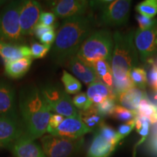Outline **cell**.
Wrapping results in <instances>:
<instances>
[{"instance_id": "1", "label": "cell", "mask_w": 157, "mask_h": 157, "mask_svg": "<svg viewBox=\"0 0 157 157\" xmlns=\"http://www.w3.org/2000/svg\"><path fill=\"white\" fill-rule=\"evenodd\" d=\"M95 21L91 16L79 15L64 19L59 27L51 51L52 60L62 65L75 56L86 39L93 32Z\"/></svg>"}, {"instance_id": "2", "label": "cell", "mask_w": 157, "mask_h": 157, "mask_svg": "<svg viewBox=\"0 0 157 157\" xmlns=\"http://www.w3.org/2000/svg\"><path fill=\"white\" fill-rule=\"evenodd\" d=\"M18 110L27 136L32 140L44 136L52 111L40 90L34 85L26 86L21 89Z\"/></svg>"}, {"instance_id": "3", "label": "cell", "mask_w": 157, "mask_h": 157, "mask_svg": "<svg viewBox=\"0 0 157 157\" xmlns=\"http://www.w3.org/2000/svg\"><path fill=\"white\" fill-rule=\"evenodd\" d=\"M111 68L113 81L121 82L130 77V72L138 63V52L134 43V31L121 34L116 31Z\"/></svg>"}, {"instance_id": "4", "label": "cell", "mask_w": 157, "mask_h": 157, "mask_svg": "<svg viewBox=\"0 0 157 157\" xmlns=\"http://www.w3.org/2000/svg\"><path fill=\"white\" fill-rule=\"evenodd\" d=\"M114 42L109 31L102 29L93 31L82 44L76 56L80 60L92 66L101 60L111 64Z\"/></svg>"}, {"instance_id": "5", "label": "cell", "mask_w": 157, "mask_h": 157, "mask_svg": "<svg viewBox=\"0 0 157 157\" xmlns=\"http://www.w3.org/2000/svg\"><path fill=\"white\" fill-rule=\"evenodd\" d=\"M21 1H12L6 4L0 13V41L7 44L21 45L23 36L21 34L19 13Z\"/></svg>"}, {"instance_id": "6", "label": "cell", "mask_w": 157, "mask_h": 157, "mask_svg": "<svg viewBox=\"0 0 157 157\" xmlns=\"http://www.w3.org/2000/svg\"><path fill=\"white\" fill-rule=\"evenodd\" d=\"M131 3L128 0L90 1V5L101 10L100 21L103 24L118 26L128 21Z\"/></svg>"}, {"instance_id": "7", "label": "cell", "mask_w": 157, "mask_h": 157, "mask_svg": "<svg viewBox=\"0 0 157 157\" xmlns=\"http://www.w3.org/2000/svg\"><path fill=\"white\" fill-rule=\"evenodd\" d=\"M41 143L47 157H71L81 149L84 138L72 139L48 135L41 137Z\"/></svg>"}, {"instance_id": "8", "label": "cell", "mask_w": 157, "mask_h": 157, "mask_svg": "<svg viewBox=\"0 0 157 157\" xmlns=\"http://www.w3.org/2000/svg\"><path fill=\"white\" fill-rule=\"evenodd\" d=\"M40 91L52 112L66 118L79 115L69 95L57 86H44Z\"/></svg>"}, {"instance_id": "9", "label": "cell", "mask_w": 157, "mask_h": 157, "mask_svg": "<svg viewBox=\"0 0 157 157\" xmlns=\"http://www.w3.org/2000/svg\"><path fill=\"white\" fill-rule=\"evenodd\" d=\"M135 45L141 60L147 62L157 53V23L151 28L135 33Z\"/></svg>"}, {"instance_id": "10", "label": "cell", "mask_w": 157, "mask_h": 157, "mask_svg": "<svg viewBox=\"0 0 157 157\" xmlns=\"http://www.w3.org/2000/svg\"><path fill=\"white\" fill-rule=\"evenodd\" d=\"M42 13L41 5L34 0L21 1L19 13V21L21 34L23 36L32 35L39 22Z\"/></svg>"}, {"instance_id": "11", "label": "cell", "mask_w": 157, "mask_h": 157, "mask_svg": "<svg viewBox=\"0 0 157 157\" xmlns=\"http://www.w3.org/2000/svg\"><path fill=\"white\" fill-rule=\"evenodd\" d=\"M49 2L52 13L63 19L84 15L90 6V2L85 0H58Z\"/></svg>"}, {"instance_id": "12", "label": "cell", "mask_w": 157, "mask_h": 157, "mask_svg": "<svg viewBox=\"0 0 157 157\" xmlns=\"http://www.w3.org/2000/svg\"><path fill=\"white\" fill-rule=\"evenodd\" d=\"M25 134L23 121L0 116V146L9 147Z\"/></svg>"}, {"instance_id": "13", "label": "cell", "mask_w": 157, "mask_h": 157, "mask_svg": "<svg viewBox=\"0 0 157 157\" xmlns=\"http://www.w3.org/2000/svg\"><path fill=\"white\" fill-rule=\"evenodd\" d=\"M0 116L20 120L15 89L5 80H0Z\"/></svg>"}, {"instance_id": "14", "label": "cell", "mask_w": 157, "mask_h": 157, "mask_svg": "<svg viewBox=\"0 0 157 157\" xmlns=\"http://www.w3.org/2000/svg\"><path fill=\"white\" fill-rule=\"evenodd\" d=\"M91 132L93 131L84 124L78 115L77 117L64 119L61 124L49 134L55 136L77 139L83 137L84 135Z\"/></svg>"}, {"instance_id": "15", "label": "cell", "mask_w": 157, "mask_h": 157, "mask_svg": "<svg viewBox=\"0 0 157 157\" xmlns=\"http://www.w3.org/2000/svg\"><path fill=\"white\" fill-rule=\"evenodd\" d=\"M9 147L15 157H47L42 147L26 134Z\"/></svg>"}, {"instance_id": "16", "label": "cell", "mask_w": 157, "mask_h": 157, "mask_svg": "<svg viewBox=\"0 0 157 157\" xmlns=\"http://www.w3.org/2000/svg\"><path fill=\"white\" fill-rule=\"evenodd\" d=\"M68 66L76 78L88 86L93 82L98 81L93 66L82 61L76 56L72 57L68 60Z\"/></svg>"}, {"instance_id": "17", "label": "cell", "mask_w": 157, "mask_h": 157, "mask_svg": "<svg viewBox=\"0 0 157 157\" xmlns=\"http://www.w3.org/2000/svg\"><path fill=\"white\" fill-rule=\"evenodd\" d=\"M0 56L7 63L23 58H32L31 48L25 45L7 44L0 41Z\"/></svg>"}, {"instance_id": "18", "label": "cell", "mask_w": 157, "mask_h": 157, "mask_svg": "<svg viewBox=\"0 0 157 157\" xmlns=\"http://www.w3.org/2000/svg\"><path fill=\"white\" fill-rule=\"evenodd\" d=\"M146 96V93L143 90L135 87L118 95L117 101L121 106L130 111H137L141 101Z\"/></svg>"}, {"instance_id": "19", "label": "cell", "mask_w": 157, "mask_h": 157, "mask_svg": "<svg viewBox=\"0 0 157 157\" xmlns=\"http://www.w3.org/2000/svg\"><path fill=\"white\" fill-rule=\"evenodd\" d=\"M86 94L93 105L103 103L107 98L117 97L113 90L101 81L95 82L90 84Z\"/></svg>"}, {"instance_id": "20", "label": "cell", "mask_w": 157, "mask_h": 157, "mask_svg": "<svg viewBox=\"0 0 157 157\" xmlns=\"http://www.w3.org/2000/svg\"><path fill=\"white\" fill-rule=\"evenodd\" d=\"M116 147L117 146L105 140L99 132L95 131L93 140L88 150L87 157H109Z\"/></svg>"}, {"instance_id": "21", "label": "cell", "mask_w": 157, "mask_h": 157, "mask_svg": "<svg viewBox=\"0 0 157 157\" xmlns=\"http://www.w3.org/2000/svg\"><path fill=\"white\" fill-rule=\"evenodd\" d=\"M31 63L32 58H23L7 62L5 63V72L6 75L12 78H21L29 71Z\"/></svg>"}, {"instance_id": "22", "label": "cell", "mask_w": 157, "mask_h": 157, "mask_svg": "<svg viewBox=\"0 0 157 157\" xmlns=\"http://www.w3.org/2000/svg\"><path fill=\"white\" fill-rule=\"evenodd\" d=\"M98 81L106 84L113 90V76L111 64L105 60H101L92 65Z\"/></svg>"}, {"instance_id": "23", "label": "cell", "mask_w": 157, "mask_h": 157, "mask_svg": "<svg viewBox=\"0 0 157 157\" xmlns=\"http://www.w3.org/2000/svg\"><path fill=\"white\" fill-rule=\"evenodd\" d=\"M78 114L84 124L92 131H96L104 123V117L100 114L95 105L85 111H78Z\"/></svg>"}, {"instance_id": "24", "label": "cell", "mask_w": 157, "mask_h": 157, "mask_svg": "<svg viewBox=\"0 0 157 157\" xmlns=\"http://www.w3.org/2000/svg\"><path fill=\"white\" fill-rule=\"evenodd\" d=\"M137 116L146 117L151 124L157 123V107L146 96L141 101L137 110Z\"/></svg>"}, {"instance_id": "25", "label": "cell", "mask_w": 157, "mask_h": 157, "mask_svg": "<svg viewBox=\"0 0 157 157\" xmlns=\"http://www.w3.org/2000/svg\"><path fill=\"white\" fill-rule=\"evenodd\" d=\"M61 81L64 85L65 92L68 95L79 93L82 89L81 82L65 70L63 71Z\"/></svg>"}, {"instance_id": "26", "label": "cell", "mask_w": 157, "mask_h": 157, "mask_svg": "<svg viewBox=\"0 0 157 157\" xmlns=\"http://www.w3.org/2000/svg\"><path fill=\"white\" fill-rule=\"evenodd\" d=\"M136 11L143 16L152 18L157 14V0H146L138 4Z\"/></svg>"}, {"instance_id": "27", "label": "cell", "mask_w": 157, "mask_h": 157, "mask_svg": "<svg viewBox=\"0 0 157 157\" xmlns=\"http://www.w3.org/2000/svg\"><path fill=\"white\" fill-rule=\"evenodd\" d=\"M130 78L133 84L136 87L144 90L148 83L147 79V74L144 68L140 67L134 68L130 72Z\"/></svg>"}, {"instance_id": "28", "label": "cell", "mask_w": 157, "mask_h": 157, "mask_svg": "<svg viewBox=\"0 0 157 157\" xmlns=\"http://www.w3.org/2000/svg\"><path fill=\"white\" fill-rule=\"evenodd\" d=\"M137 114V113L136 111H130L121 105H117L111 117L119 121L127 122V121L135 119Z\"/></svg>"}, {"instance_id": "29", "label": "cell", "mask_w": 157, "mask_h": 157, "mask_svg": "<svg viewBox=\"0 0 157 157\" xmlns=\"http://www.w3.org/2000/svg\"><path fill=\"white\" fill-rule=\"evenodd\" d=\"M117 103V97L109 98L105 100L103 103L95 105L96 109L103 117L111 116L114 111Z\"/></svg>"}, {"instance_id": "30", "label": "cell", "mask_w": 157, "mask_h": 157, "mask_svg": "<svg viewBox=\"0 0 157 157\" xmlns=\"http://www.w3.org/2000/svg\"><path fill=\"white\" fill-rule=\"evenodd\" d=\"M96 131L99 132L100 135L102 137H103L105 140L109 141L110 143H113L115 146H117L118 143H119L117 136V132H116L112 127H110L109 125L105 124L103 123Z\"/></svg>"}, {"instance_id": "31", "label": "cell", "mask_w": 157, "mask_h": 157, "mask_svg": "<svg viewBox=\"0 0 157 157\" xmlns=\"http://www.w3.org/2000/svg\"><path fill=\"white\" fill-rule=\"evenodd\" d=\"M150 121L147 118L137 116L135 118V127H136L137 132L142 136L143 139L140 143L143 142L148 136L149 133V128H150Z\"/></svg>"}, {"instance_id": "32", "label": "cell", "mask_w": 157, "mask_h": 157, "mask_svg": "<svg viewBox=\"0 0 157 157\" xmlns=\"http://www.w3.org/2000/svg\"><path fill=\"white\" fill-rule=\"evenodd\" d=\"M72 102H73L74 106L76 109L82 110V111L87 110L93 105L91 102L90 101L87 94L84 93L76 94L72 99Z\"/></svg>"}, {"instance_id": "33", "label": "cell", "mask_w": 157, "mask_h": 157, "mask_svg": "<svg viewBox=\"0 0 157 157\" xmlns=\"http://www.w3.org/2000/svg\"><path fill=\"white\" fill-rule=\"evenodd\" d=\"M50 45H46L39 43L34 42L31 44V51L32 58H43L48 55L51 49Z\"/></svg>"}, {"instance_id": "34", "label": "cell", "mask_w": 157, "mask_h": 157, "mask_svg": "<svg viewBox=\"0 0 157 157\" xmlns=\"http://www.w3.org/2000/svg\"><path fill=\"white\" fill-rule=\"evenodd\" d=\"M135 127V119L131 120L127 122H125L124 124H122L120 126L118 127L117 129V136L119 140L120 141L122 139L127 137L129 133L132 131Z\"/></svg>"}, {"instance_id": "35", "label": "cell", "mask_w": 157, "mask_h": 157, "mask_svg": "<svg viewBox=\"0 0 157 157\" xmlns=\"http://www.w3.org/2000/svg\"><path fill=\"white\" fill-rule=\"evenodd\" d=\"M56 16L54 13H50V12H42L39 18V23L46 25V26L56 27Z\"/></svg>"}, {"instance_id": "36", "label": "cell", "mask_w": 157, "mask_h": 157, "mask_svg": "<svg viewBox=\"0 0 157 157\" xmlns=\"http://www.w3.org/2000/svg\"><path fill=\"white\" fill-rule=\"evenodd\" d=\"M136 20L138 23L140 29L141 30H145L151 28L157 23V20H153L151 18L144 17L140 14L136 15Z\"/></svg>"}, {"instance_id": "37", "label": "cell", "mask_w": 157, "mask_h": 157, "mask_svg": "<svg viewBox=\"0 0 157 157\" xmlns=\"http://www.w3.org/2000/svg\"><path fill=\"white\" fill-rule=\"evenodd\" d=\"M63 119L64 117H63V116L58 114V113H52L50 118V121H49L47 132L50 133L51 131L56 129L61 124L62 121H63Z\"/></svg>"}, {"instance_id": "38", "label": "cell", "mask_w": 157, "mask_h": 157, "mask_svg": "<svg viewBox=\"0 0 157 157\" xmlns=\"http://www.w3.org/2000/svg\"><path fill=\"white\" fill-rule=\"evenodd\" d=\"M151 65V68L150 69L148 74V83L151 89L154 91L157 90V68L155 67L154 65L150 63Z\"/></svg>"}, {"instance_id": "39", "label": "cell", "mask_w": 157, "mask_h": 157, "mask_svg": "<svg viewBox=\"0 0 157 157\" xmlns=\"http://www.w3.org/2000/svg\"><path fill=\"white\" fill-rule=\"evenodd\" d=\"M56 39V33L55 30H52L46 33V34H43L42 36H41V38L39 39V40H40V42H42V44H43L50 45V46H52V45L54 44Z\"/></svg>"}, {"instance_id": "40", "label": "cell", "mask_w": 157, "mask_h": 157, "mask_svg": "<svg viewBox=\"0 0 157 157\" xmlns=\"http://www.w3.org/2000/svg\"><path fill=\"white\" fill-rule=\"evenodd\" d=\"M52 30H55V28L46 26V25H42V24H41V23H39L38 24L36 25V26L35 27L33 34H34L35 36H36V38H38L39 39L43 34H46V33H48V32H49V31H52Z\"/></svg>"}, {"instance_id": "41", "label": "cell", "mask_w": 157, "mask_h": 157, "mask_svg": "<svg viewBox=\"0 0 157 157\" xmlns=\"http://www.w3.org/2000/svg\"><path fill=\"white\" fill-rule=\"evenodd\" d=\"M149 148L153 154L157 156V135L152 136L149 142Z\"/></svg>"}, {"instance_id": "42", "label": "cell", "mask_w": 157, "mask_h": 157, "mask_svg": "<svg viewBox=\"0 0 157 157\" xmlns=\"http://www.w3.org/2000/svg\"><path fill=\"white\" fill-rule=\"evenodd\" d=\"M147 62L149 63L153 64L155 66V67L157 68V57L155 59H153V58L150 59V60H148Z\"/></svg>"}, {"instance_id": "43", "label": "cell", "mask_w": 157, "mask_h": 157, "mask_svg": "<svg viewBox=\"0 0 157 157\" xmlns=\"http://www.w3.org/2000/svg\"><path fill=\"white\" fill-rule=\"evenodd\" d=\"M154 101L156 102V103L157 104V90H156V91H154Z\"/></svg>"}, {"instance_id": "44", "label": "cell", "mask_w": 157, "mask_h": 157, "mask_svg": "<svg viewBox=\"0 0 157 157\" xmlns=\"http://www.w3.org/2000/svg\"><path fill=\"white\" fill-rule=\"evenodd\" d=\"M6 3H7V2L6 1H4V0H0V8H1L3 5H6Z\"/></svg>"}, {"instance_id": "45", "label": "cell", "mask_w": 157, "mask_h": 157, "mask_svg": "<svg viewBox=\"0 0 157 157\" xmlns=\"http://www.w3.org/2000/svg\"><path fill=\"white\" fill-rule=\"evenodd\" d=\"M0 147H1V146H0Z\"/></svg>"}]
</instances>
